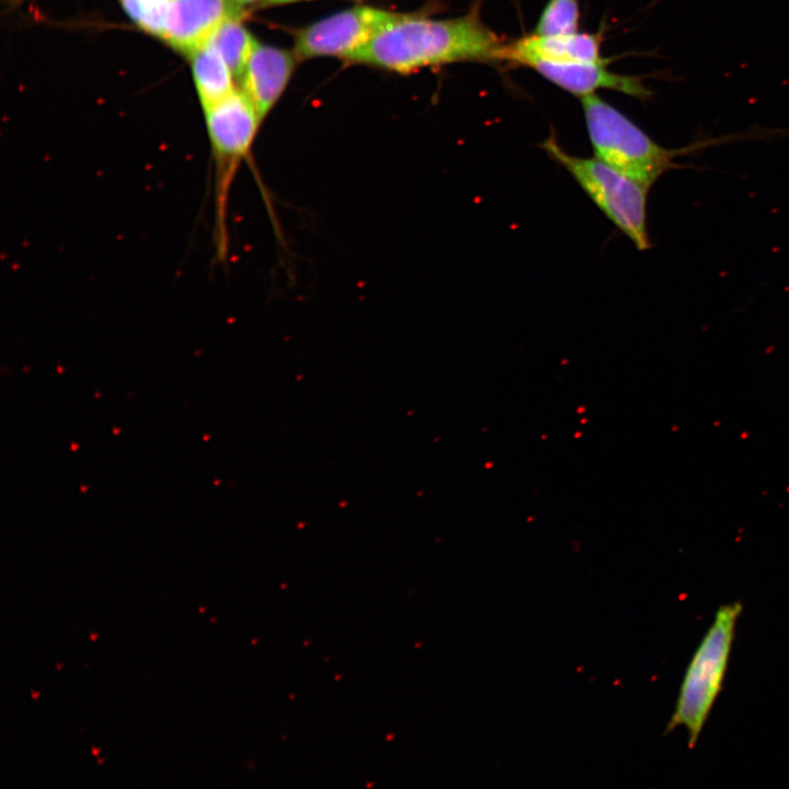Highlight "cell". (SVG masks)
<instances>
[{
    "label": "cell",
    "instance_id": "cell-1",
    "mask_svg": "<svg viewBox=\"0 0 789 789\" xmlns=\"http://www.w3.org/2000/svg\"><path fill=\"white\" fill-rule=\"evenodd\" d=\"M504 45L478 7L450 19L403 12L347 62L404 75L455 62L501 61Z\"/></svg>",
    "mask_w": 789,
    "mask_h": 789
},
{
    "label": "cell",
    "instance_id": "cell-2",
    "mask_svg": "<svg viewBox=\"0 0 789 789\" xmlns=\"http://www.w3.org/2000/svg\"><path fill=\"white\" fill-rule=\"evenodd\" d=\"M580 101L595 157L649 186L666 171L685 168L675 162L677 157L746 137V134L730 135L699 140L682 148H665L596 93L580 98Z\"/></svg>",
    "mask_w": 789,
    "mask_h": 789
},
{
    "label": "cell",
    "instance_id": "cell-3",
    "mask_svg": "<svg viewBox=\"0 0 789 789\" xmlns=\"http://www.w3.org/2000/svg\"><path fill=\"white\" fill-rule=\"evenodd\" d=\"M211 158L214 244L219 261L229 252V201L235 180L252 148L264 121L250 99L236 89L203 108Z\"/></svg>",
    "mask_w": 789,
    "mask_h": 789
},
{
    "label": "cell",
    "instance_id": "cell-4",
    "mask_svg": "<svg viewBox=\"0 0 789 789\" xmlns=\"http://www.w3.org/2000/svg\"><path fill=\"white\" fill-rule=\"evenodd\" d=\"M539 147L565 169L599 210L639 251L651 248L647 202L651 186L611 168L602 160L567 152L550 133Z\"/></svg>",
    "mask_w": 789,
    "mask_h": 789
},
{
    "label": "cell",
    "instance_id": "cell-5",
    "mask_svg": "<svg viewBox=\"0 0 789 789\" xmlns=\"http://www.w3.org/2000/svg\"><path fill=\"white\" fill-rule=\"evenodd\" d=\"M742 608L740 602H734L718 609L684 675L665 732L678 727L686 728L689 748L695 746L721 690Z\"/></svg>",
    "mask_w": 789,
    "mask_h": 789
},
{
    "label": "cell",
    "instance_id": "cell-6",
    "mask_svg": "<svg viewBox=\"0 0 789 789\" xmlns=\"http://www.w3.org/2000/svg\"><path fill=\"white\" fill-rule=\"evenodd\" d=\"M403 12L356 5L293 31V52L298 61L335 57L347 61L374 36Z\"/></svg>",
    "mask_w": 789,
    "mask_h": 789
},
{
    "label": "cell",
    "instance_id": "cell-7",
    "mask_svg": "<svg viewBox=\"0 0 789 789\" xmlns=\"http://www.w3.org/2000/svg\"><path fill=\"white\" fill-rule=\"evenodd\" d=\"M602 38L596 33H533L505 44L501 61L531 68L538 62H602Z\"/></svg>",
    "mask_w": 789,
    "mask_h": 789
},
{
    "label": "cell",
    "instance_id": "cell-8",
    "mask_svg": "<svg viewBox=\"0 0 789 789\" xmlns=\"http://www.w3.org/2000/svg\"><path fill=\"white\" fill-rule=\"evenodd\" d=\"M297 62L293 50L261 43L253 49L239 79L263 119L286 90Z\"/></svg>",
    "mask_w": 789,
    "mask_h": 789
},
{
    "label": "cell",
    "instance_id": "cell-9",
    "mask_svg": "<svg viewBox=\"0 0 789 789\" xmlns=\"http://www.w3.org/2000/svg\"><path fill=\"white\" fill-rule=\"evenodd\" d=\"M560 89L580 98L610 90L640 100L650 98V90L640 77L613 72L607 60L602 62H538L531 67Z\"/></svg>",
    "mask_w": 789,
    "mask_h": 789
},
{
    "label": "cell",
    "instance_id": "cell-10",
    "mask_svg": "<svg viewBox=\"0 0 789 789\" xmlns=\"http://www.w3.org/2000/svg\"><path fill=\"white\" fill-rule=\"evenodd\" d=\"M242 15L243 9L231 0H173L163 41L190 55L221 22Z\"/></svg>",
    "mask_w": 789,
    "mask_h": 789
},
{
    "label": "cell",
    "instance_id": "cell-11",
    "mask_svg": "<svg viewBox=\"0 0 789 789\" xmlns=\"http://www.w3.org/2000/svg\"><path fill=\"white\" fill-rule=\"evenodd\" d=\"M195 88L202 107H208L236 90L232 73L221 56L203 44L188 55Z\"/></svg>",
    "mask_w": 789,
    "mask_h": 789
},
{
    "label": "cell",
    "instance_id": "cell-12",
    "mask_svg": "<svg viewBox=\"0 0 789 789\" xmlns=\"http://www.w3.org/2000/svg\"><path fill=\"white\" fill-rule=\"evenodd\" d=\"M204 44L211 46L239 78L259 42L242 23V16H233L221 22Z\"/></svg>",
    "mask_w": 789,
    "mask_h": 789
},
{
    "label": "cell",
    "instance_id": "cell-13",
    "mask_svg": "<svg viewBox=\"0 0 789 789\" xmlns=\"http://www.w3.org/2000/svg\"><path fill=\"white\" fill-rule=\"evenodd\" d=\"M130 20L146 33L164 38L173 0H119Z\"/></svg>",
    "mask_w": 789,
    "mask_h": 789
},
{
    "label": "cell",
    "instance_id": "cell-14",
    "mask_svg": "<svg viewBox=\"0 0 789 789\" xmlns=\"http://www.w3.org/2000/svg\"><path fill=\"white\" fill-rule=\"evenodd\" d=\"M579 0H548L536 23L534 33L565 34L579 31Z\"/></svg>",
    "mask_w": 789,
    "mask_h": 789
},
{
    "label": "cell",
    "instance_id": "cell-15",
    "mask_svg": "<svg viewBox=\"0 0 789 789\" xmlns=\"http://www.w3.org/2000/svg\"><path fill=\"white\" fill-rule=\"evenodd\" d=\"M231 1L243 10L245 8L254 7V5L263 7V4L265 2V0H231Z\"/></svg>",
    "mask_w": 789,
    "mask_h": 789
},
{
    "label": "cell",
    "instance_id": "cell-16",
    "mask_svg": "<svg viewBox=\"0 0 789 789\" xmlns=\"http://www.w3.org/2000/svg\"><path fill=\"white\" fill-rule=\"evenodd\" d=\"M301 1H310V0H265L263 7L283 5V4H289V3H295V2H301Z\"/></svg>",
    "mask_w": 789,
    "mask_h": 789
},
{
    "label": "cell",
    "instance_id": "cell-17",
    "mask_svg": "<svg viewBox=\"0 0 789 789\" xmlns=\"http://www.w3.org/2000/svg\"><path fill=\"white\" fill-rule=\"evenodd\" d=\"M99 752H100L99 748L93 747V750H92L93 755H99Z\"/></svg>",
    "mask_w": 789,
    "mask_h": 789
},
{
    "label": "cell",
    "instance_id": "cell-18",
    "mask_svg": "<svg viewBox=\"0 0 789 789\" xmlns=\"http://www.w3.org/2000/svg\"><path fill=\"white\" fill-rule=\"evenodd\" d=\"M32 695H33V698H36L37 695H38V693H37V691H32Z\"/></svg>",
    "mask_w": 789,
    "mask_h": 789
},
{
    "label": "cell",
    "instance_id": "cell-19",
    "mask_svg": "<svg viewBox=\"0 0 789 789\" xmlns=\"http://www.w3.org/2000/svg\"><path fill=\"white\" fill-rule=\"evenodd\" d=\"M96 637V634H91V640H94Z\"/></svg>",
    "mask_w": 789,
    "mask_h": 789
},
{
    "label": "cell",
    "instance_id": "cell-20",
    "mask_svg": "<svg viewBox=\"0 0 789 789\" xmlns=\"http://www.w3.org/2000/svg\"><path fill=\"white\" fill-rule=\"evenodd\" d=\"M56 668L60 670V668H61V665H60V664H57V665H56Z\"/></svg>",
    "mask_w": 789,
    "mask_h": 789
}]
</instances>
